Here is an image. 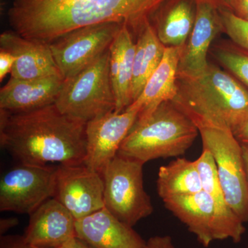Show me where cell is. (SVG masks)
<instances>
[{
	"mask_svg": "<svg viewBox=\"0 0 248 248\" xmlns=\"http://www.w3.org/2000/svg\"><path fill=\"white\" fill-rule=\"evenodd\" d=\"M166 0H14L8 12L13 31L49 44L79 28L117 22L138 33Z\"/></svg>",
	"mask_w": 248,
	"mask_h": 248,
	"instance_id": "6da1fadb",
	"label": "cell"
},
{
	"mask_svg": "<svg viewBox=\"0 0 248 248\" xmlns=\"http://www.w3.org/2000/svg\"><path fill=\"white\" fill-rule=\"evenodd\" d=\"M86 124L55 104L24 112L0 109V145L20 164H83Z\"/></svg>",
	"mask_w": 248,
	"mask_h": 248,
	"instance_id": "7a4b0ae2",
	"label": "cell"
},
{
	"mask_svg": "<svg viewBox=\"0 0 248 248\" xmlns=\"http://www.w3.org/2000/svg\"><path fill=\"white\" fill-rule=\"evenodd\" d=\"M173 104L198 128L231 129L248 113V90L231 73L209 63L197 76L178 74Z\"/></svg>",
	"mask_w": 248,
	"mask_h": 248,
	"instance_id": "3957f363",
	"label": "cell"
},
{
	"mask_svg": "<svg viewBox=\"0 0 248 248\" xmlns=\"http://www.w3.org/2000/svg\"><path fill=\"white\" fill-rule=\"evenodd\" d=\"M200 135L195 123L171 101L151 115L137 120L117 155L146 164L159 158L185 154Z\"/></svg>",
	"mask_w": 248,
	"mask_h": 248,
	"instance_id": "277c9868",
	"label": "cell"
},
{
	"mask_svg": "<svg viewBox=\"0 0 248 248\" xmlns=\"http://www.w3.org/2000/svg\"><path fill=\"white\" fill-rule=\"evenodd\" d=\"M55 105L63 115L85 124L115 110L109 49L76 76L63 80Z\"/></svg>",
	"mask_w": 248,
	"mask_h": 248,
	"instance_id": "5b68a950",
	"label": "cell"
},
{
	"mask_svg": "<svg viewBox=\"0 0 248 248\" xmlns=\"http://www.w3.org/2000/svg\"><path fill=\"white\" fill-rule=\"evenodd\" d=\"M164 203L203 247L226 239L239 244L246 232L244 222L231 207L217 202L203 190L165 200Z\"/></svg>",
	"mask_w": 248,
	"mask_h": 248,
	"instance_id": "8992f818",
	"label": "cell"
},
{
	"mask_svg": "<svg viewBox=\"0 0 248 248\" xmlns=\"http://www.w3.org/2000/svg\"><path fill=\"white\" fill-rule=\"evenodd\" d=\"M143 165L117 155L102 173L105 208L130 227L149 217L154 210L143 186Z\"/></svg>",
	"mask_w": 248,
	"mask_h": 248,
	"instance_id": "52a82bcc",
	"label": "cell"
},
{
	"mask_svg": "<svg viewBox=\"0 0 248 248\" xmlns=\"http://www.w3.org/2000/svg\"><path fill=\"white\" fill-rule=\"evenodd\" d=\"M203 148L213 155L228 205L244 223L248 222V185L242 145L231 129L198 127Z\"/></svg>",
	"mask_w": 248,
	"mask_h": 248,
	"instance_id": "ba28073f",
	"label": "cell"
},
{
	"mask_svg": "<svg viewBox=\"0 0 248 248\" xmlns=\"http://www.w3.org/2000/svg\"><path fill=\"white\" fill-rule=\"evenodd\" d=\"M57 166L20 164L0 181V211L30 215L49 199L56 187Z\"/></svg>",
	"mask_w": 248,
	"mask_h": 248,
	"instance_id": "9c48e42d",
	"label": "cell"
},
{
	"mask_svg": "<svg viewBox=\"0 0 248 248\" xmlns=\"http://www.w3.org/2000/svg\"><path fill=\"white\" fill-rule=\"evenodd\" d=\"M123 24L106 22L79 28L49 44L63 79L76 76L110 48Z\"/></svg>",
	"mask_w": 248,
	"mask_h": 248,
	"instance_id": "30bf717a",
	"label": "cell"
},
{
	"mask_svg": "<svg viewBox=\"0 0 248 248\" xmlns=\"http://www.w3.org/2000/svg\"><path fill=\"white\" fill-rule=\"evenodd\" d=\"M53 198L76 220L89 216L105 208L102 174L84 164L58 165Z\"/></svg>",
	"mask_w": 248,
	"mask_h": 248,
	"instance_id": "8fae6325",
	"label": "cell"
},
{
	"mask_svg": "<svg viewBox=\"0 0 248 248\" xmlns=\"http://www.w3.org/2000/svg\"><path fill=\"white\" fill-rule=\"evenodd\" d=\"M138 115L137 109L128 107L122 112L112 111L87 122L84 164L102 174L107 165L117 156Z\"/></svg>",
	"mask_w": 248,
	"mask_h": 248,
	"instance_id": "7c38bea8",
	"label": "cell"
},
{
	"mask_svg": "<svg viewBox=\"0 0 248 248\" xmlns=\"http://www.w3.org/2000/svg\"><path fill=\"white\" fill-rule=\"evenodd\" d=\"M197 1L195 25L183 48L178 74L197 76L208 66V53L218 33L223 32L219 10L205 0Z\"/></svg>",
	"mask_w": 248,
	"mask_h": 248,
	"instance_id": "4fadbf2b",
	"label": "cell"
},
{
	"mask_svg": "<svg viewBox=\"0 0 248 248\" xmlns=\"http://www.w3.org/2000/svg\"><path fill=\"white\" fill-rule=\"evenodd\" d=\"M76 219L56 199H49L30 215L24 239L41 248H60L76 237Z\"/></svg>",
	"mask_w": 248,
	"mask_h": 248,
	"instance_id": "5bb4252c",
	"label": "cell"
},
{
	"mask_svg": "<svg viewBox=\"0 0 248 248\" xmlns=\"http://www.w3.org/2000/svg\"><path fill=\"white\" fill-rule=\"evenodd\" d=\"M76 237L93 248H146L134 230L104 208L76 220Z\"/></svg>",
	"mask_w": 248,
	"mask_h": 248,
	"instance_id": "9a60e30c",
	"label": "cell"
},
{
	"mask_svg": "<svg viewBox=\"0 0 248 248\" xmlns=\"http://www.w3.org/2000/svg\"><path fill=\"white\" fill-rule=\"evenodd\" d=\"M0 46L16 57L11 73L12 78L29 79L61 76L49 45L29 40L10 31L0 35Z\"/></svg>",
	"mask_w": 248,
	"mask_h": 248,
	"instance_id": "2e32d148",
	"label": "cell"
},
{
	"mask_svg": "<svg viewBox=\"0 0 248 248\" xmlns=\"http://www.w3.org/2000/svg\"><path fill=\"white\" fill-rule=\"evenodd\" d=\"M63 80L61 76L29 79L11 77L0 90V109L24 112L55 104Z\"/></svg>",
	"mask_w": 248,
	"mask_h": 248,
	"instance_id": "e0dca14e",
	"label": "cell"
},
{
	"mask_svg": "<svg viewBox=\"0 0 248 248\" xmlns=\"http://www.w3.org/2000/svg\"><path fill=\"white\" fill-rule=\"evenodd\" d=\"M182 50L180 47H166L162 61L148 79L138 99L128 107L139 111L137 120L146 119L161 104L175 97Z\"/></svg>",
	"mask_w": 248,
	"mask_h": 248,
	"instance_id": "ac0fdd59",
	"label": "cell"
},
{
	"mask_svg": "<svg viewBox=\"0 0 248 248\" xmlns=\"http://www.w3.org/2000/svg\"><path fill=\"white\" fill-rule=\"evenodd\" d=\"M196 14V0H166L150 20L165 46L184 48L195 25Z\"/></svg>",
	"mask_w": 248,
	"mask_h": 248,
	"instance_id": "d6986e66",
	"label": "cell"
},
{
	"mask_svg": "<svg viewBox=\"0 0 248 248\" xmlns=\"http://www.w3.org/2000/svg\"><path fill=\"white\" fill-rule=\"evenodd\" d=\"M110 75L116 100V112L125 110L133 103L134 58L135 43L133 32L123 24L112 41L110 48Z\"/></svg>",
	"mask_w": 248,
	"mask_h": 248,
	"instance_id": "ffe728a7",
	"label": "cell"
},
{
	"mask_svg": "<svg viewBox=\"0 0 248 248\" xmlns=\"http://www.w3.org/2000/svg\"><path fill=\"white\" fill-rule=\"evenodd\" d=\"M138 37L132 82L133 102L138 99L148 79L162 61L166 48L159 40L150 19L139 31Z\"/></svg>",
	"mask_w": 248,
	"mask_h": 248,
	"instance_id": "44dd1931",
	"label": "cell"
},
{
	"mask_svg": "<svg viewBox=\"0 0 248 248\" xmlns=\"http://www.w3.org/2000/svg\"><path fill=\"white\" fill-rule=\"evenodd\" d=\"M156 190L163 202L202 191V184L195 161L178 158L161 166L158 172Z\"/></svg>",
	"mask_w": 248,
	"mask_h": 248,
	"instance_id": "7402d4cb",
	"label": "cell"
},
{
	"mask_svg": "<svg viewBox=\"0 0 248 248\" xmlns=\"http://www.w3.org/2000/svg\"><path fill=\"white\" fill-rule=\"evenodd\" d=\"M214 55L217 61L248 90V50L233 43L218 46Z\"/></svg>",
	"mask_w": 248,
	"mask_h": 248,
	"instance_id": "603a6c76",
	"label": "cell"
},
{
	"mask_svg": "<svg viewBox=\"0 0 248 248\" xmlns=\"http://www.w3.org/2000/svg\"><path fill=\"white\" fill-rule=\"evenodd\" d=\"M195 162L200 175L202 190L211 195L219 203L228 204L218 177L216 162L210 151L203 148L202 154Z\"/></svg>",
	"mask_w": 248,
	"mask_h": 248,
	"instance_id": "cb8c5ba5",
	"label": "cell"
},
{
	"mask_svg": "<svg viewBox=\"0 0 248 248\" xmlns=\"http://www.w3.org/2000/svg\"><path fill=\"white\" fill-rule=\"evenodd\" d=\"M223 32L234 45L248 50V21L239 17L232 10L218 9Z\"/></svg>",
	"mask_w": 248,
	"mask_h": 248,
	"instance_id": "d4e9b609",
	"label": "cell"
},
{
	"mask_svg": "<svg viewBox=\"0 0 248 248\" xmlns=\"http://www.w3.org/2000/svg\"><path fill=\"white\" fill-rule=\"evenodd\" d=\"M16 61V57L12 53L4 49L0 48V81L1 82L9 73H11Z\"/></svg>",
	"mask_w": 248,
	"mask_h": 248,
	"instance_id": "484cf974",
	"label": "cell"
},
{
	"mask_svg": "<svg viewBox=\"0 0 248 248\" xmlns=\"http://www.w3.org/2000/svg\"><path fill=\"white\" fill-rule=\"evenodd\" d=\"M0 248H41L28 244L23 236L7 235L1 236Z\"/></svg>",
	"mask_w": 248,
	"mask_h": 248,
	"instance_id": "4316f807",
	"label": "cell"
},
{
	"mask_svg": "<svg viewBox=\"0 0 248 248\" xmlns=\"http://www.w3.org/2000/svg\"><path fill=\"white\" fill-rule=\"evenodd\" d=\"M232 132L241 144L248 146V113L234 127Z\"/></svg>",
	"mask_w": 248,
	"mask_h": 248,
	"instance_id": "83f0119b",
	"label": "cell"
},
{
	"mask_svg": "<svg viewBox=\"0 0 248 248\" xmlns=\"http://www.w3.org/2000/svg\"><path fill=\"white\" fill-rule=\"evenodd\" d=\"M146 248H175L169 236H156L151 237L146 242Z\"/></svg>",
	"mask_w": 248,
	"mask_h": 248,
	"instance_id": "f1b7e54d",
	"label": "cell"
},
{
	"mask_svg": "<svg viewBox=\"0 0 248 248\" xmlns=\"http://www.w3.org/2000/svg\"><path fill=\"white\" fill-rule=\"evenodd\" d=\"M232 11L236 16L248 21V0H232Z\"/></svg>",
	"mask_w": 248,
	"mask_h": 248,
	"instance_id": "f546056e",
	"label": "cell"
},
{
	"mask_svg": "<svg viewBox=\"0 0 248 248\" xmlns=\"http://www.w3.org/2000/svg\"><path fill=\"white\" fill-rule=\"evenodd\" d=\"M19 224V220L16 217L1 218L0 220V234L4 236L6 232Z\"/></svg>",
	"mask_w": 248,
	"mask_h": 248,
	"instance_id": "4dcf8cb0",
	"label": "cell"
},
{
	"mask_svg": "<svg viewBox=\"0 0 248 248\" xmlns=\"http://www.w3.org/2000/svg\"><path fill=\"white\" fill-rule=\"evenodd\" d=\"M60 248H91L82 241L75 237Z\"/></svg>",
	"mask_w": 248,
	"mask_h": 248,
	"instance_id": "1f68e13d",
	"label": "cell"
},
{
	"mask_svg": "<svg viewBox=\"0 0 248 248\" xmlns=\"http://www.w3.org/2000/svg\"><path fill=\"white\" fill-rule=\"evenodd\" d=\"M216 5L218 9H228L232 11V0H205Z\"/></svg>",
	"mask_w": 248,
	"mask_h": 248,
	"instance_id": "d6a6232c",
	"label": "cell"
},
{
	"mask_svg": "<svg viewBox=\"0 0 248 248\" xmlns=\"http://www.w3.org/2000/svg\"><path fill=\"white\" fill-rule=\"evenodd\" d=\"M242 151L243 156H244L245 170H246V177H247L248 185V146L242 145Z\"/></svg>",
	"mask_w": 248,
	"mask_h": 248,
	"instance_id": "836d02e7",
	"label": "cell"
},
{
	"mask_svg": "<svg viewBox=\"0 0 248 248\" xmlns=\"http://www.w3.org/2000/svg\"><path fill=\"white\" fill-rule=\"evenodd\" d=\"M247 248H248V247H247Z\"/></svg>",
	"mask_w": 248,
	"mask_h": 248,
	"instance_id": "e575fe53",
	"label": "cell"
}]
</instances>
